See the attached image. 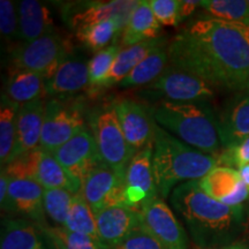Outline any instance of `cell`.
Instances as JSON below:
<instances>
[{
	"instance_id": "cell-1",
	"label": "cell",
	"mask_w": 249,
	"mask_h": 249,
	"mask_svg": "<svg viewBox=\"0 0 249 249\" xmlns=\"http://www.w3.org/2000/svg\"><path fill=\"white\" fill-rule=\"evenodd\" d=\"M172 67L227 90H249V24L203 17L169 44Z\"/></svg>"
},
{
	"instance_id": "cell-2",
	"label": "cell",
	"mask_w": 249,
	"mask_h": 249,
	"mask_svg": "<svg viewBox=\"0 0 249 249\" xmlns=\"http://www.w3.org/2000/svg\"><path fill=\"white\" fill-rule=\"evenodd\" d=\"M170 200L202 248L224 246L242 220V207H230L214 200L201 188L198 181L176 187Z\"/></svg>"
},
{
	"instance_id": "cell-3",
	"label": "cell",
	"mask_w": 249,
	"mask_h": 249,
	"mask_svg": "<svg viewBox=\"0 0 249 249\" xmlns=\"http://www.w3.org/2000/svg\"><path fill=\"white\" fill-rule=\"evenodd\" d=\"M217 165V157L189 147L160 124L155 126L152 167L156 185L163 197L169 196L177 183L198 181Z\"/></svg>"
},
{
	"instance_id": "cell-4",
	"label": "cell",
	"mask_w": 249,
	"mask_h": 249,
	"mask_svg": "<svg viewBox=\"0 0 249 249\" xmlns=\"http://www.w3.org/2000/svg\"><path fill=\"white\" fill-rule=\"evenodd\" d=\"M152 117L161 128L204 154L214 156L220 150L218 123L204 103L161 101L152 108Z\"/></svg>"
},
{
	"instance_id": "cell-5",
	"label": "cell",
	"mask_w": 249,
	"mask_h": 249,
	"mask_svg": "<svg viewBox=\"0 0 249 249\" xmlns=\"http://www.w3.org/2000/svg\"><path fill=\"white\" fill-rule=\"evenodd\" d=\"M71 55V43L53 29L34 42L15 46L11 53V71H34L48 81Z\"/></svg>"
},
{
	"instance_id": "cell-6",
	"label": "cell",
	"mask_w": 249,
	"mask_h": 249,
	"mask_svg": "<svg viewBox=\"0 0 249 249\" xmlns=\"http://www.w3.org/2000/svg\"><path fill=\"white\" fill-rule=\"evenodd\" d=\"M90 124L103 163L118 171H127L136 151L124 138L114 107H108L96 112Z\"/></svg>"
},
{
	"instance_id": "cell-7",
	"label": "cell",
	"mask_w": 249,
	"mask_h": 249,
	"mask_svg": "<svg viewBox=\"0 0 249 249\" xmlns=\"http://www.w3.org/2000/svg\"><path fill=\"white\" fill-rule=\"evenodd\" d=\"M85 128L82 107L77 103L65 98L49 99L39 147L53 154Z\"/></svg>"
},
{
	"instance_id": "cell-8",
	"label": "cell",
	"mask_w": 249,
	"mask_h": 249,
	"mask_svg": "<svg viewBox=\"0 0 249 249\" xmlns=\"http://www.w3.org/2000/svg\"><path fill=\"white\" fill-rule=\"evenodd\" d=\"M81 195L93 213L112 207H128L126 201V171L102 163L81 186Z\"/></svg>"
},
{
	"instance_id": "cell-9",
	"label": "cell",
	"mask_w": 249,
	"mask_h": 249,
	"mask_svg": "<svg viewBox=\"0 0 249 249\" xmlns=\"http://www.w3.org/2000/svg\"><path fill=\"white\" fill-rule=\"evenodd\" d=\"M140 226L151 234L164 249H187V235L170 207L160 197L141 204Z\"/></svg>"
},
{
	"instance_id": "cell-10",
	"label": "cell",
	"mask_w": 249,
	"mask_h": 249,
	"mask_svg": "<svg viewBox=\"0 0 249 249\" xmlns=\"http://www.w3.org/2000/svg\"><path fill=\"white\" fill-rule=\"evenodd\" d=\"M213 86L201 77L170 66L157 80L148 85L147 89L158 93L164 101L204 103L213 98Z\"/></svg>"
},
{
	"instance_id": "cell-11",
	"label": "cell",
	"mask_w": 249,
	"mask_h": 249,
	"mask_svg": "<svg viewBox=\"0 0 249 249\" xmlns=\"http://www.w3.org/2000/svg\"><path fill=\"white\" fill-rule=\"evenodd\" d=\"M53 156L81 186L103 163L92 132L87 127L54 151Z\"/></svg>"
},
{
	"instance_id": "cell-12",
	"label": "cell",
	"mask_w": 249,
	"mask_h": 249,
	"mask_svg": "<svg viewBox=\"0 0 249 249\" xmlns=\"http://www.w3.org/2000/svg\"><path fill=\"white\" fill-rule=\"evenodd\" d=\"M139 1L133 0H112V1H88L79 2L71 6V11L66 15L70 17L71 28L79 30L103 21H116L120 31H124L133 12L138 7Z\"/></svg>"
},
{
	"instance_id": "cell-13",
	"label": "cell",
	"mask_w": 249,
	"mask_h": 249,
	"mask_svg": "<svg viewBox=\"0 0 249 249\" xmlns=\"http://www.w3.org/2000/svg\"><path fill=\"white\" fill-rule=\"evenodd\" d=\"M113 107L130 148L139 152L148 147H154L156 124L141 104L124 98L114 103Z\"/></svg>"
},
{
	"instance_id": "cell-14",
	"label": "cell",
	"mask_w": 249,
	"mask_h": 249,
	"mask_svg": "<svg viewBox=\"0 0 249 249\" xmlns=\"http://www.w3.org/2000/svg\"><path fill=\"white\" fill-rule=\"evenodd\" d=\"M154 147L136 152L126 171V201L128 207L140 208L157 196V185L152 167Z\"/></svg>"
},
{
	"instance_id": "cell-15",
	"label": "cell",
	"mask_w": 249,
	"mask_h": 249,
	"mask_svg": "<svg viewBox=\"0 0 249 249\" xmlns=\"http://www.w3.org/2000/svg\"><path fill=\"white\" fill-rule=\"evenodd\" d=\"M198 185L214 200L230 207H241L249 198V191L241 180L240 172L233 167H214L198 180Z\"/></svg>"
},
{
	"instance_id": "cell-16",
	"label": "cell",
	"mask_w": 249,
	"mask_h": 249,
	"mask_svg": "<svg viewBox=\"0 0 249 249\" xmlns=\"http://www.w3.org/2000/svg\"><path fill=\"white\" fill-rule=\"evenodd\" d=\"M98 238L105 249H113L140 226L139 208L112 207L95 213Z\"/></svg>"
},
{
	"instance_id": "cell-17",
	"label": "cell",
	"mask_w": 249,
	"mask_h": 249,
	"mask_svg": "<svg viewBox=\"0 0 249 249\" xmlns=\"http://www.w3.org/2000/svg\"><path fill=\"white\" fill-rule=\"evenodd\" d=\"M43 193L44 188L34 180L11 179L7 198L1 209L42 224L45 222Z\"/></svg>"
},
{
	"instance_id": "cell-18",
	"label": "cell",
	"mask_w": 249,
	"mask_h": 249,
	"mask_svg": "<svg viewBox=\"0 0 249 249\" xmlns=\"http://www.w3.org/2000/svg\"><path fill=\"white\" fill-rule=\"evenodd\" d=\"M45 105L44 97L36 98L20 105L18 116L17 141H15L12 160L39 147L45 117Z\"/></svg>"
},
{
	"instance_id": "cell-19",
	"label": "cell",
	"mask_w": 249,
	"mask_h": 249,
	"mask_svg": "<svg viewBox=\"0 0 249 249\" xmlns=\"http://www.w3.org/2000/svg\"><path fill=\"white\" fill-rule=\"evenodd\" d=\"M224 150L231 149L249 136V93L232 101L217 119Z\"/></svg>"
},
{
	"instance_id": "cell-20",
	"label": "cell",
	"mask_w": 249,
	"mask_h": 249,
	"mask_svg": "<svg viewBox=\"0 0 249 249\" xmlns=\"http://www.w3.org/2000/svg\"><path fill=\"white\" fill-rule=\"evenodd\" d=\"M90 85L88 62L79 58L68 57L60 65L54 75L45 81V95L52 98L79 92Z\"/></svg>"
},
{
	"instance_id": "cell-21",
	"label": "cell",
	"mask_w": 249,
	"mask_h": 249,
	"mask_svg": "<svg viewBox=\"0 0 249 249\" xmlns=\"http://www.w3.org/2000/svg\"><path fill=\"white\" fill-rule=\"evenodd\" d=\"M18 7V36L30 43L53 30V20L49 8L36 0H23Z\"/></svg>"
},
{
	"instance_id": "cell-22",
	"label": "cell",
	"mask_w": 249,
	"mask_h": 249,
	"mask_svg": "<svg viewBox=\"0 0 249 249\" xmlns=\"http://www.w3.org/2000/svg\"><path fill=\"white\" fill-rule=\"evenodd\" d=\"M34 181L38 182L44 189H65L74 195L81 191V183L67 172L53 154L40 147Z\"/></svg>"
},
{
	"instance_id": "cell-23",
	"label": "cell",
	"mask_w": 249,
	"mask_h": 249,
	"mask_svg": "<svg viewBox=\"0 0 249 249\" xmlns=\"http://www.w3.org/2000/svg\"><path fill=\"white\" fill-rule=\"evenodd\" d=\"M166 42V39L158 37L156 39L145 40L139 44L123 49L118 53L116 60L112 65L110 73L105 80L103 88L114 85H120L126 76H128L132 71L141 62L149 53H151L156 48Z\"/></svg>"
},
{
	"instance_id": "cell-24",
	"label": "cell",
	"mask_w": 249,
	"mask_h": 249,
	"mask_svg": "<svg viewBox=\"0 0 249 249\" xmlns=\"http://www.w3.org/2000/svg\"><path fill=\"white\" fill-rule=\"evenodd\" d=\"M160 23L156 18L148 0L139 1L138 7L133 12L128 24L123 31V45L132 46L145 40L158 38Z\"/></svg>"
},
{
	"instance_id": "cell-25",
	"label": "cell",
	"mask_w": 249,
	"mask_h": 249,
	"mask_svg": "<svg viewBox=\"0 0 249 249\" xmlns=\"http://www.w3.org/2000/svg\"><path fill=\"white\" fill-rule=\"evenodd\" d=\"M5 95L22 105L45 96V79L29 71H11L5 86Z\"/></svg>"
},
{
	"instance_id": "cell-26",
	"label": "cell",
	"mask_w": 249,
	"mask_h": 249,
	"mask_svg": "<svg viewBox=\"0 0 249 249\" xmlns=\"http://www.w3.org/2000/svg\"><path fill=\"white\" fill-rule=\"evenodd\" d=\"M167 62H170L169 48L165 42L143 59L132 71V73L124 77L119 86L121 88H129V87L150 85L164 73L167 68Z\"/></svg>"
},
{
	"instance_id": "cell-27",
	"label": "cell",
	"mask_w": 249,
	"mask_h": 249,
	"mask_svg": "<svg viewBox=\"0 0 249 249\" xmlns=\"http://www.w3.org/2000/svg\"><path fill=\"white\" fill-rule=\"evenodd\" d=\"M36 226L23 218H6L0 249H42Z\"/></svg>"
},
{
	"instance_id": "cell-28",
	"label": "cell",
	"mask_w": 249,
	"mask_h": 249,
	"mask_svg": "<svg viewBox=\"0 0 249 249\" xmlns=\"http://www.w3.org/2000/svg\"><path fill=\"white\" fill-rule=\"evenodd\" d=\"M20 104L12 101L5 93L0 103V164L1 167L12 160L17 141L18 116Z\"/></svg>"
},
{
	"instance_id": "cell-29",
	"label": "cell",
	"mask_w": 249,
	"mask_h": 249,
	"mask_svg": "<svg viewBox=\"0 0 249 249\" xmlns=\"http://www.w3.org/2000/svg\"><path fill=\"white\" fill-rule=\"evenodd\" d=\"M201 7L208 18L249 24V4L246 0H204Z\"/></svg>"
},
{
	"instance_id": "cell-30",
	"label": "cell",
	"mask_w": 249,
	"mask_h": 249,
	"mask_svg": "<svg viewBox=\"0 0 249 249\" xmlns=\"http://www.w3.org/2000/svg\"><path fill=\"white\" fill-rule=\"evenodd\" d=\"M64 227L71 232L91 236L95 240L99 241L95 213L83 198V196L81 195V193L74 196L70 214H68Z\"/></svg>"
},
{
	"instance_id": "cell-31",
	"label": "cell",
	"mask_w": 249,
	"mask_h": 249,
	"mask_svg": "<svg viewBox=\"0 0 249 249\" xmlns=\"http://www.w3.org/2000/svg\"><path fill=\"white\" fill-rule=\"evenodd\" d=\"M119 31L116 21L108 20L76 30V37L87 48L98 52L107 48L108 43Z\"/></svg>"
},
{
	"instance_id": "cell-32",
	"label": "cell",
	"mask_w": 249,
	"mask_h": 249,
	"mask_svg": "<svg viewBox=\"0 0 249 249\" xmlns=\"http://www.w3.org/2000/svg\"><path fill=\"white\" fill-rule=\"evenodd\" d=\"M75 195L65 189H44L43 203L45 213L58 226L64 227L66 224Z\"/></svg>"
},
{
	"instance_id": "cell-33",
	"label": "cell",
	"mask_w": 249,
	"mask_h": 249,
	"mask_svg": "<svg viewBox=\"0 0 249 249\" xmlns=\"http://www.w3.org/2000/svg\"><path fill=\"white\" fill-rule=\"evenodd\" d=\"M44 231L51 242L61 249H105L91 236L71 232L65 227H46Z\"/></svg>"
},
{
	"instance_id": "cell-34",
	"label": "cell",
	"mask_w": 249,
	"mask_h": 249,
	"mask_svg": "<svg viewBox=\"0 0 249 249\" xmlns=\"http://www.w3.org/2000/svg\"><path fill=\"white\" fill-rule=\"evenodd\" d=\"M121 51L119 45H110L102 51L96 52L95 55L88 61L90 86L103 88L105 80L110 73L112 65L117 55Z\"/></svg>"
},
{
	"instance_id": "cell-35",
	"label": "cell",
	"mask_w": 249,
	"mask_h": 249,
	"mask_svg": "<svg viewBox=\"0 0 249 249\" xmlns=\"http://www.w3.org/2000/svg\"><path fill=\"white\" fill-rule=\"evenodd\" d=\"M0 31L6 39L18 36V7L11 0L0 1Z\"/></svg>"
},
{
	"instance_id": "cell-36",
	"label": "cell",
	"mask_w": 249,
	"mask_h": 249,
	"mask_svg": "<svg viewBox=\"0 0 249 249\" xmlns=\"http://www.w3.org/2000/svg\"><path fill=\"white\" fill-rule=\"evenodd\" d=\"M156 18L163 26H177L180 0H149Z\"/></svg>"
},
{
	"instance_id": "cell-37",
	"label": "cell",
	"mask_w": 249,
	"mask_h": 249,
	"mask_svg": "<svg viewBox=\"0 0 249 249\" xmlns=\"http://www.w3.org/2000/svg\"><path fill=\"white\" fill-rule=\"evenodd\" d=\"M113 249H164L151 234L142 229L136 227L123 241H120Z\"/></svg>"
},
{
	"instance_id": "cell-38",
	"label": "cell",
	"mask_w": 249,
	"mask_h": 249,
	"mask_svg": "<svg viewBox=\"0 0 249 249\" xmlns=\"http://www.w3.org/2000/svg\"><path fill=\"white\" fill-rule=\"evenodd\" d=\"M217 160L218 164H224L233 169H241L242 166L249 164V136L235 147L224 150Z\"/></svg>"
},
{
	"instance_id": "cell-39",
	"label": "cell",
	"mask_w": 249,
	"mask_h": 249,
	"mask_svg": "<svg viewBox=\"0 0 249 249\" xmlns=\"http://www.w3.org/2000/svg\"><path fill=\"white\" fill-rule=\"evenodd\" d=\"M201 7V1L198 0H180L179 5V21L181 22L194 13L196 8Z\"/></svg>"
},
{
	"instance_id": "cell-40",
	"label": "cell",
	"mask_w": 249,
	"mask_h": 249,
	"mask_svg": "<svg viewBox=\"0 0 249 249\" xmlns=\"http://www.w3.org/2000/svg\"><path fill=\"white\" fill-rule=\"evenodd\" d=\"M9 183H11V178L5 172V170L1 169V174H0V203H1V207L4 205L6 198H7Z\"/></svg>"
},
{
	"instance_id": "cell-41",
	"label": "cell",
	"mask_w": 249,
	"mask_h": 249,
	"mask_svg": "<svg viewBox=\"0 0 249 249\" xmlns=\"http://www.w3.org/2000/svg\"><path fill=\"white\" fill-rule=\"evenodd\" d=\"M201 249H249V248L244 244H239V242H235V244H227V245H224V246H219V247L201 248Z\"/></svg>"
},
{
	"instance_id": "cell-42",
	"label": "cell",
	"mask_w": 249,
	"mask_h": 249,
	"mask_svg": "<svg viewBox=\"0 0 249 249\" xmlns=\"http://www.w3.org/2000/svg\"><path fill=\"white\" fill-rule=\"evenodd\" d=\"M239 172H240L241 180L245 182V185L247 186V188L249 191V164L242 166L241 169H239Z\"/></svg>"
},
{
	"instance_id": "cell-43",
	"label": "cell",
	"mask_w": 249,
	"mask_h": 249,
	"mask_svg": "<svg viewBox=\"0 0 249 249\" xmlns=\"http://www.w3.org/2000/svg\"><path fill=\"white\" fill-rule=\"evenodd\" d=\"M51 244H52V246H51V248H52V249H61L60 247H58L57 245L53 244V242H51Z\"/></svg>"
},
{
	"instance_id": "cell-44",
	"label": "cell",
	"mask_w": 249,
	"mask_h": 249,
	"mask_svg": "<svg viewBox=\"0 0 249 249\" xmlns=\"http://www.w3.org/2000/svg\"><path fill=\"white\" fill-rule=\"evenodd\" d=\"M248 93H249V90H248Z\"/></svg>"
},
{
	"instance_id": "cell-45",
	"label": "cell",
	"mask_w": 249,
	"mask_h": 249,
	"mask_svg": "<svg viewBox=\"0 0 249 249\" xmlns=\"http://www.w3.org/2000/svg\"><path fill=\"white\" fill-rule=\"evenodd\" d=\"M248 4H249V1H248Z\"/></svg>"
},
{
	"instance_id": "cell-46",
	"label": "cell",
	"mask_w": 249,
	"mask_h": 249,
	"mask_svg": "<svg viewBox=\"0 0 249 249\" xmlns=\"http://www.w3.org/2000/svg\"><path fill=\"white\" fill-rule=\"evenodd\" d=\"M42 249H43V248H42Z\"/></svg>"
}]
</instances>
